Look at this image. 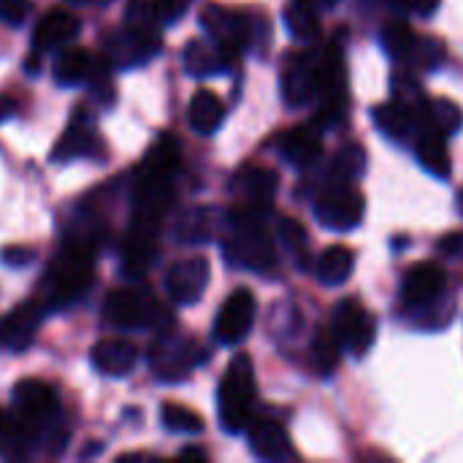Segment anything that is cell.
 Listing matches in <instances>:
<instances>
[{
    "mask_svg": "<svg viewBox=\"0 0 463 463\" xmlns=\"http://www.w3.org/2000/svg\"><path fill=\"white\" fill-rule=\"evenodd\" d=\"M176 171H179V144L174 136H160V141L146 152L133 182V220L160 225L163 214L174 201Z\"/></svg>",
    "mask_w": 463,
    "mask_h": 463,
    "instance_id": "cell-1",
    "label": "cell"
},
{
    "mask_svg": "<svg viewBox=\"0 0 463 463\" xmlns=\"http://www.w3.org/2000/svg\"><path fill=\"white\" fill-rule=\"evenodd\" d=\"M95 279V241L81 236L68 241L54 260L46 266V274L41 279V296L43 307H71L76 304Z\"/></svg>",
    "mask_w": 463,
    "mask_h": 463,
    "instance_id": "cell-2",
    "label": "cell"
},
{
    "mask_svg": "<svg viewBox=\"0 0 463 463\" xmlns=\"http://www.w3.org/2000/svg\"><path fill=\"white\" fill-rule=\"evenodd\" d=\"M266 214L233 209L228 217V233L222 241V255L236 269H250L258 274H269L277 266L271 236L263 228Z\"/></svg>",
    "mask_w": 463,
    "mask_h": 463,
    "instance_id": "cell-3",
    "label": "cell"
},
{
    "mask_svg": "<svg viewBox=\"0 0 463 463\" xmlns=\"http://www.w3.org/2000/svg\"><path fill=\"white\" fill-rule=\"evenodd\" d=\"M220 426L228 434H241L252 423V404L258 396L255 369L250 355H236L220 383Z\"/></svg>",
    "mask_w": 463,
    "mask_h": 463,
    "instance_id": "cell-4",
    "label": "cell"
},
{
    "mask_svg": "<svg viewBox=\"0 0 463 463\" xmlns=\"http://www.w3.org/2000/svg\"><path fill=\"white\" fill-rule=\"evenodd\" d=\"M103 317L119 331L157 328L160 334L174 326V317L155 301V296L141 290H114L103 301Z\"/></svg>",
    "mask_w": 463,
    "mask_h": 463,
    "instance_id": "cell-5",
    "label": "cell"
},
{
    "mask_svg": "<svg viewBox=\"0 0 463 463\" xmlns=\"http://www.w3.org/2000/svg\"><path fill=\"white\" fill-rule=\"evenodd\" d=\"M364 212H366L364 193L358 187H353V182H347V179L331 176V182H326L315 198V217L328 231L358 228L364 220Z\"/></svg>",
    "mask_w": 463,
    "mask_h": 463,
    "instance_id": "cell-6",
    "label": "cell"
},
{
    "mask_svg": "<svg viewBox=\"0 0 463 463\" xmlns=\"http://www.w3.org/2000/svg\"><path fill=\"white\" fill-rule=\"evenodd\" d=\"M317 95H320V111L317 122L326 128H334L347 114V65L339 41H334L323 60L317 62Z\"/></svg>",
    "mask_w": 463,
    "mask_h": 463,
    "instance_id": "cell-7",
    "label": "cell"
},
{
    "mask_svg": "<svg viewBox=\"0 0 463 463\" xmlns=\"http://www.w3.org/2000/svg\"><path fill=\"white\" fill-rule=\"evenodd\" d=\"M201 24L209 33V38L233 52L252 46V41L266 33V19L260 14H247L225 5H206L201 11Z\"/></svg>",
    "mask_w": 463,
    "mask_h": 463,
    "instance_id": "cell-8",
    "label": "cell"
},
{
    "mask_svg": "<svg viewBox=\"0 0 463 463\" xmlns=\"http://www.w3.org/2000/svg\"><path fill=\"white\" fill-rule=\"evenodd\" d=\"M206 361V350L184 336L163 331L155 345L149 347V366L157 380L163 383H179L184 380L195 366Z\"/></svg>",
    "mask_w": 463,
    "mask_h": 463,
    "instance_id": "cell-9",
    "label": "cell"
},
{
    "mask_svg": "<svg viewBox=\"0 0 463 463\" xmlns=\"http://www.w3.org/2000/svg\"><path fill=\"white\" fill-rule=\"evenodd\" d=\"M336 342L342 350L353 353L355 358H364L374 339H377V320L366 312V307L355 298H345L334 309V326H331Z\"/></svg>",
    "mask_w": 463,
    "mask_h": 463,
    "instance_id": "cell-10",
    "label": "cell"
},
{
    "mask_svg": "<svg viewBox=\"0 0 463 463\" xmlns=\"http://www.w3.org/2000/svg\"><path fill=\"white\" fill-rule=\"evenodd\" d=\"M14 415L27 426V431L33 437H38V431L60 415L57 391L33 377L22 380L14 388Z\"/></svg>",
    "mask_w": 463,
    "mask_h": 463,
    "instance_id": "cell-11",
    "label": "cell"
},
{
    "mask_svg": "<svg viewBox=\"0 0 463 463\" xmlns=\"http://www.w3.org/2000/svg\"><path fill=\"white\" fill-rule=\"evenodd\" d=\"M255 296L247 290V288H239L233 290L225 304L220 307L217 312V320H214V339L220 345H239L250 331H252V323H255Z\"/></svg>",
    "mask_w": 463,
    "mask_h": 463,
    "instance_id": "cell-12",
    "label": "cell"
},
{
    "mask_svg": "<svg viewBox=\"0 0 463 463\" xmlns=\"http://www.w3.org/2000/svg\"><path fill=\"white\" fill-rule=\"evenodd\" d=\"M233 198H236V209L244 212H255V214H266L271 209V201L277 195V174L260 165H244L236 176H233Z\"/></svg>",
    "mask_w": 463,
    "mask_h": 463,
    "instance_id": "cell-13",
    "label": "cell"
},
{
    "mask_svg": "<svg viewBox=\"0 0 463 463\" xmlns=\"http://www.w3.org/2000/svg\"><path fill=\"white\" fill-rule=\"evenodd\" d=\"M209 285V260L206 258H184L176 260L165 271V293L174 304L190 307L201 301L203 290Z\"/></svg>",
    "mask_w": 463,
    "mask_h": 463,
    "instance_id": "cell-14",
    "label": "cell"
},
{
    "mask_svg": "<svg viewBox=\"0 0 463 463\" xmlns=\"http://www.w3.org/2000/svg\"><path fill=\"white\" fill-rule=\"evenodd\" d=\"M445 285H448V274H445L442 266H437L431 260L418 263V266H412L404 274L402 301L410 309H426V307H431V304L439 301V296L445 293Z\"/></svg>",
    "mask_w": 463,
    "mask_h": 463,
    "instance_id": "cell-15",
    "label": "cell"
},
{
    "mask_svg": "<svg viewBox=\"0 0 463 463\" xmlns=\"http://www.w3.org/2000/svg\"><path fill=\"white\" fill-rule=\"evenodd\" d=\"M43 304L38 301H24L19 307L11 309V315H5L0 320V345L11 353H22L35 342L38 326L43 320Z\"/></svg>",
    "mask_w": 463,
    "mask_h": 463,
    "instance_id": "cell-16",
    "label": "cell"
},
{
    "mask_svg": "<svg viewBox=\"0 0 463 463\" xmlns=\"http://www.w3.org/2000/svg\"><path fill=\"white\" fill-rule=\"evenodd\" d=\"M157 231L160 225L155 222H141L133 220L130 233L125 236L122 244V271L130 277H141L157 258Z\"/></svg>",
    "mask_w": 463,
    "mask_h": 463,
    "instance_id": "cell-17",
    "label": "cell"
},
{
    "mask_svg": "<svg viewBox=\"0 0 463 463\" xmlns=\"http://www.w3.org/2000/svg\"><path fill=\"white\" fill-rule=\"evenodd\" d=\"M279 90L288 106H307L317 95V62H312V57L288 60L279 76Z\"/></svg>",
    "mask_w": 463,
    "mask_h": 463,
    "instance_id": "cell-18",
    "label": "cell"
},
{
    "mask_svg": "<svg viewBox=\"0 0 463 463\" xmlns=\"http://www.w3.org/2000/svg\"><path fill=\"white\" fill-rule=\"evenodd\" d=\"M76 33H79V16L65 8H52L38 19L33 30V49L35 54L54 52L65 46L71 38H76Z\"/></svg>",
    "mask_w": 463,
    "mask_h": 463,
    "instance_id": "cell-19",
    "label": "cell"
},
{
    "mask_svg": "<svg viewBox=\"0 0 463 463\" xmlns=\"http://www.w3.org/2000/svg\"><path fill=\"white\" fill-rule=\"evenodd\" d=\"M239 52L217 43L214 38L209 41H190L184 49V68L193 76H214L228 68H233Z\"/></svg>",
    "mask_w": 463,
    "mask_h": 463,
    "instance_id": "cell-20",
    "label": "cell"
},
{
    "mask_svg": "<svg viewBox=\"0 0 463 463\" xmlns=\"http://www.w3.org/2000/svg\"><path fill=\"white\" fill-rule=\"evenodd\" d=\"M277 149H279V155H282L290 165H296V168H309V165H315V163L320 160V155H323V138H320V133H317L315 128L301 125V128H290L288 133H282L279 141H277Z\"/></svg>",
    "mask_w": 463,
    "mask_h": 463,
    "instance_id": "cell-21",
    "label": "cell"
},
{
    "mask_svg": "<svg viewBox=\"0 0 463 463\" xmlns=\"http://www.w3.org/2000/svg\"><path fill=\"white\" fill-rule=\"evenodd\" d=\"M100 152V141H98V133L92 128V122L87 117H76L68 130L60 136L54 152H52V160L57 163H68L73 157H90V155H98Z\"/></svg>",
    "mask_w": 463,
    "mask_h": 463,
    "instance_id": "cell-22",
    "label": "cell"
},
{
    "mask_svg": "<svg viewBox=\"0 0 463 463\" xmlns=\"http://www.w3.org/2000/svg\"><path fill=\"white\" fill-rule=\"evenodd\" d=\"M138 350L128 339H103L92 347V366L106 377H125L133 372Z\"/></svg>",
    "mask_w": 463,
    "mask_h": 463,
    "instance_id": "cell-23",
    "label": "cell"
},
{
    "mask_svg": "<svg viewBox=\"0 0 463 463\" xmlns=\"http://www.w3.org/2000/svg\"><path fill=\"white\" fill-rule=\"evenodd\" d=\"M247 431L250 448L260 461H288L293 456L288 434L277 420H252Z\"/></svg>",
    "mask_w": 463,
    "mask_h": 463,
    "instance_id": "cell-24",
    "label": "cell"
},
{
    "mask_svg": "<svg viewBox=\"0 0 463 463\" xmlns=\"http://www.w3.org/2000/svg\"><path fill=\"white\" fill-rule=\"evenodd\" d=\"M353 266H355V255L350 247L345 244H334V247H326L320 255H317V263H315V274L323 285L328 288H336V285H345L353 274Z\"/></svg>",
    "mask_w": 463,
    "mask_h": 463,
    "instance_id": "cell-25",
    "label": "cell"
},
{
    "mask_svg": "<svg viewBox=\"0 0 463 463\" xmlns=\"http://www.w3.org/2000/svg\"><path fill=\"white\" fill-rule=\"evenodd\" d=\"M445 138H448V136H442L439 130H434V128L426 125V130L420 133L418 146H415L420 165H423L431 176H439V179H448L450 171H453V168H450V152H448Z\"/></svg>",
    "mask_w": 463,
    "mask_h": 463,
    "instance_id": "cell-26",
    "label": "cell"
},
{
    "mask_svg": "<svg viewBox=\"0 0 463 463\" xmlns=\"http://www.w3.org/2000/svg\"><path fill=\"white\" fill-rule=\"evenodd\" d=\"M372 119L377 125L380 133H385L388 138H407L412 133L415 125V111L410 103L404 100H391V103H380L372 109Z\"/></svg>",
    "mask_w": 463,
    "mask_h": 463,
    "instance_id": "cell-27",
    "label": "cell"
},
{
    "mask_svg": "<svg viewBox=\"0 0 463 463\" xmlns=\"http://www.w3.org/2000/svg\"><path fill=\"white\" fill-rule=\"evenodd\" d=\"M187 117H190V125L195 133L201 136H212L214 130H220L222 119H225V106L222 100L209 92V90H198L190 100V109H187Z\"/></svg>",
    "mask_w": 463,
    "mask_h": 463,
    "instance_id": "cell-28",
    "label": "cell"
},
{
    "mask_svg": "<svg viewBox=\"0 0 463 463\" xmlns=\"http://www.w3.org/2000/svg\"><path fill=\"white\" fill-rule=\"evenodd\" d=\"M220 220H222V214H220L217 209H209V206L193 209V212H187V214L179 220L176 239H179V241H187V244L212 241V239L217 236Z\"/></svg>",
    "mask_w": 463,
    "mask_h": 463,
    "instance_id": "cell-29",
    "label": "cell"
},
{
    "mask_svg": "<svg viewBox=\"0 0 463 463\" xmlns=\"http://www.w3.org/2000/svg\"><path fill=\"white\" fill-rule=\"evenodd\" d=\"M92 68H95V62H92L90 52L73 46V49H65V52L57 54V60H54V79H57V84L73 87V84L87 81Z\"/></svg>",
    "mask_w": 463,
    "mask_h": 463,
    "instance_id": "cell-30",
    "label": "cell"
},
{
    "mask_svg": "<svg viewBox=\"0 0 463 463\" xmlns=\"http://www.w3.org/2000/svg\"><path fill=\"white\" fill-rule=\"evenodd\" d=\"M285 24H288V33L301 43H312L320 35V16L309 0H293L285 8Z\"/></svg>",
    "mask_w": 463,
    "mask_h": 463,
    "instance_id": "cell-31",
    "label": "cell"
},
{
    "mask_svg": "<svg viewBox=\"0 0 463 463\" xmlns=\"http://www.w3.org/2000/svg\"><path fill=\"white\" fill-rule=\"evenodd\" d=\"M426 125L439 130L442 136H453L463 128V111L458 109V103L448 100V98H439V100H429L426 103Z\"/></svg>",
    "mask_w": 463,
    "mask_h": 463,
    "instance_id": "cell-32",
    "label": "cell"
},
{
    "mask_svg": "<svg viewBox=\"0 0 463 463\" xmlns=\"http://www.w3.org/2000/svg\"><path fill=\"white\" fill-rule=\"evenodd\" d=\"M279 236H282V244L288 247L290 258L296 260V266L307 269L309 266V236H307L304 225L290 220V217H282L279 220Z\"/></svg>",
    "mask_w": 463,
    "mask_h": 463,
    "instance_id": "cell-33",
    "label": "cell"
},
{
    "mask_svg": "<svg viewBox=\"0 0 463 463\" xmlns=\"http://www.w3.org/2000/svg\"><path fill=\"white\" fill-rule=\"evenodd\" d=\"M364 171H366V149H364L361 144H347V146H342V149L336 152L331 176L355 182V179L364 176Z\"/></svg>",
    "mask_w": 463,
    "mask_h": 463,
    "instance_id": "cell-34",
    "label": "cell"
},
{
    "mask_svg": "<svg viewBox=\"0 0 463 463\" xmlns=\"http://www.w3.org/2000/svg\"><path fill=\"white\" fill-rule=\"evenodd\" d=\"M339 350H342V345L336 342L334 331H320L317 334V339L312 345V366L317 369V374L328 377V374L336 372V366H339Z\"/></svg>",
    "mask_w": 463,
    "mask_h": 463,
    "instance_id": "cell-35",
    "label": "cell"
},
{
    "mask_svg": "<svg viewBox=\"0 0 463 463\" xmlns=\"http://www.w3.org/2000/svg\"><path fill=\"white\" fill-rule=\"evenodd\" d=\"M160 418H163V426L174 434H201L203 431L201 415L182 404H163Z\"/></svg>",
    "mask_w": 463,
    "mask_h": 463,
    "instance_id": "cell-36",
    "label": "cell"
},
{
    "mask_svg": "<svg viewBox=\"0 0 463 463\" xmlns=\"http://www.w3.org/2000/svg\"><path fill=\"white\" fill-rule=\"evenodd\" d=\"M383 46H385V52L391 57L407 60V54L415 46V35H412L410 24L407 22H388L385 30H383Z\"/></svg>",
    "mask_w": 463,
    "mask_h": 463,
    "instance_id": "cell-37",
    "label": "cell"
},
{
    "mask_svg": "<svg viewBox=\"0 0 463 463\" xmlns=\"http://www.w3.org/2000/svg\"><path fill=\"white\" fill-rule=\"evenodd\" d=\"M407 60H410L412 68L434 71V68H439L442 60H445V43L437 41V38H420V41L415 38V46H412V52L407 54Z\"/></svg>",
    "mask_w": 463,
    "mask_h": 463,
    "instance_id": "cell-38",
    "label": "cell"
},
{
    "mask_svg": "<svg viewBox=\"0 0 463 463\" xmlns=\"http://www.w3.org/2000/svg\"><path fill=\"white\" fill-rule=\"evenodd\" d=\"M190 3L193 0H157L155 3V16H157V22L171 24V22H176V19L184 16V11L190 8Z\"/></svg>",
    "mask_w": 463,
    "mask_h": 463,
    "instance_id": "cell-39",
    "label": "cell"
},
{
    "mask_svg": "<svg viewBox=\"0 0 463 463\" xmlns=\"http://www.w3.org/2000/svg\"><path fill=\"white\" fill-rule=\"evenodd\" d=\"M35 260V252L30 250V247H16V244H11V247H5L3 252H0V263H5V266H11V269H24V266H30Z\"/></svg>",
    "mask_w": 463,
    "mask_h": 463,
    "instance_id": "cell-40",
    "label": "cell"
},
{
    "mask_svg": "<svg viewBox=\"0 0 463 463\" xmlns=\"http://www.w3.org/2000/svg\"><path fill=\"white\" fill-rule=\"evenodd\" d=\"M27 16V0H0V19L8 24H22Z\"/></svg>",
    "mask_w": 463,
    "mask_h": 463,
    "instance_id": "cell-41",
    "label": "cell"
},
{
    "mask_svg": "<svg viewBox=\"0 0 463 463\" xmlns=\"http://www.w3.org/2000/svg\"><path fill=\"white\" fill-rule=\"evenodd\" d=\"M399 8H407L412 14H420V16H431L439 5V0H388Z\"/></svg>",
    "mask_w": 463,
    "mask_h": 463,
    "instance_id": "cell-42",
    "label": "cell"
},
{
    "mask_svg": "<svg viewBox=\"0 0 463 463\" xmlns=\"http://www.w3.org/2000/svg\"><path fill=\"white\" fill-rule=\"evenodd\" d=\"M439 250L450 258L463 260V233H448L445 239H439Z\"/></svg>",
    "mask_w": 463,
    "mask_h": 463,
    "instance_id": "cell-43",
    "label": "cell"
},
{
    "mask_svg": "<svg viewBox=\"0 0 463 463\" xmlns=\"http://www.w3.org/2000/svg\"><path fill=\"white\" fill-rule=\"evenodd\" d=\"M14 111H16V100H14V98H3V95H0V122H5Z\"/></svg>",
    "mask_w": 463,
    "mask_h": 463,
    "instance_id": "cell-44",
    "label": "cell"
},
{
    "mask_svg": "<svg viewBox=\"0 0 463 463\" xmlns=\"http://www.w3.org/2000/svg\"><path fill=\"white\" fill-rule=\"evenodd\" d=\"M179 458H195V461H206V453H203V450H198V448H184V450L179 453Z\"/></svg>",
    "mask_w": 463,
    "mask_h": 463,
    "instance_id": "cell-45",
    "label": "cell"
},
{
    "mask_svg": "<svg viewBox=\"0 0 463 463\" xmlns=\"http://www.w3.org/2000/svg\"><path fill=\"white\" fill-rule=\"evenodd\" d=\"M323 5H334V3H339V0H320Z\"/></svg>",
    "mask_w": 463,
    "mask_h": 463,
    "instance_id": "cell-46",
    "label": "cell"
},
{
    "mask_svg": "<svg viewBox=\"0 0 463 463\" xmlns=\"http://www.w3.org/2000/svg\"><path fill=\"white\" fill-rule=\"evenodd\" d=\"M76 3H103V0H76Z\"/></svg>",
    "mask_w": 463,
    "mask_h": 463,
    "instance_id": "cell-47",
    "label": "cell"
},
{
    "mask_svg": "<svg viewBox=\"0 0 463 463\" xmlns=\"http://www.w3.org/2000/svg\"><path fill=\"white\" fill-rule=\"evenodd\" d=\"M461 212H463V193H461Z\"/></svg>",
    "mask_w": 463,
    "mask_h": 463,
    "instance_id": "cell-48",
    "label": "cell"
}]
</instances>
